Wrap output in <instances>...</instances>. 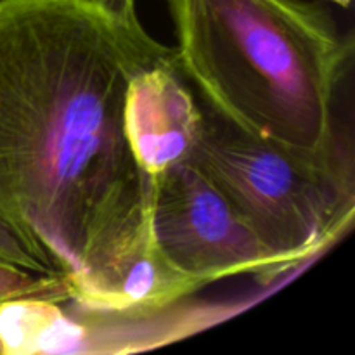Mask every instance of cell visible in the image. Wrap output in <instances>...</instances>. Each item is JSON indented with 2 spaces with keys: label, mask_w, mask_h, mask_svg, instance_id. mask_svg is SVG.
Wrapping results in <instances>:
<instances>
[{
  "label": "cell",
  "mask_w": 355,
  "mask_h": 355,
  "mask_svg": "<svg viewBox=\"0 0 355 355\" xmlns=\"http://www.w3.org/2000/svg\"><path fill=\"white\" fill-rule=\"evenodd\" d=\"M170 61L141 21L92 0H0V220L54 276L148 217L123 101L132 76Z\"/></svg>",
  "instance_id": "cell-1"
},
{
  "label": "cell",
  "mask_w": 355,
  "mask_h": 355,
  "mask_svg": "<svg viewBox=\"0 0 355 355\" xmlns=\"http://www.w3.org/2000/svg\"><path fill=\"white\" fill-rule=\"evenodd\" d=\"M331 2H335L336 6H342L343 9H347V7H350V2H352V0H331Z\"/></svg>",
  "instance_id": "cell-11"
},
{
  "label": "cell",
  "mask_w": 355,
  "mask_h": 355,
  "mask_svg": "<svg viewBox=\"0 0 355 355\" xmlns=\"http://www.w3.org/2000/svg\"><path fill=\"white\" fill-rule=\"evenodd\" d=\"M127 23H139L137 0H92Z\"/></svg>",
  "instance_id": "cell-10"
},
{
  "label": "cell",
  "mask_w": 355,
  "mask_h": 355,
  "mask_svg": "<svg viewBox=\"0 0 355 355\" xmlns=\"http://www.w3.org/2000/svg\"><path fill=\"white\" fill-rule=\"evenodd\" d=\"M64 281L69 300L85 312L130 318L165 311L205 288L163 259L153 238L149 215L107 243Z\"/></svg>",
  "instance_id": "cell-5"
},
{
  "label": "cell",
  "mask_w": 355,
  "mask_h": 355,
  "mask_svg": "<svg viewBox=\"0 0 355 355\" xmlns=\"http://www.w3.org/2000/svg\"><path fill=\"white\" fill-rule=\"evenodd\" d=\"M201 104L175 61L132 76L123 101V134L137 168L155 179L186 162L201 128Z\"/></svg>",
  "instance_id": "cell-6"
},
{
  "label": "cell",
  "mask_w": 355,
  "mask_h": 355,
  "mask_svg": "<svg viewBox=\"0 0 355 355\" xmlns=\"http://www.w3.org/2000/svg\"><path fill=\"white\" fill-rule=\"evenodd\" d=\"M87 328L58 302L19 298L0 305V354L51 355L83 352Z\"/></svg>",
  "instance_id": "cell-7"
},
{
  "label": "cell",
  "mask_w": 355,
  "mask_h": 355,
  "mask_svg": "<svg viewBox=\"0 0 355 355\" xmlns=\"http://www.w3.org/2000/svg\"><path fill=\"white\" fill-rule=\"evenodd\" d=\"M0 260H6V262L23 267V269L33 270V272L51 274L31 255L26 245L14 234L12 229L7 227L2 220H0Z\"/></svg>",
  "instance_id": "cell-9"
},
{
  "label": "cell",
  "mask_w": 355,
  "mask_h": 355,
  "mask_svg": "<svg viewBox=\"0 0 355 355\" xmlns=\"http://www.w3.org/2000/svg\"><path fill=\"white\" fill-rule=\"evenodd\" d=\"M179 71L245 134L342 151L333 104L352 55L331 12L307 0H166Z\"/></svg>",
  "instance_id": "cell-2"
},
{
  "label": "cell",
  "mask_w": 355,
  "mask_h": 355,
  "mask_svg": "<svg viewBox=\"0 0 355 355\" xmlns=\"http://www.w3.org/2000/svg\"><path fill=\"white\" fill-rule=\"evenodd\" d=\"M201 114L187 162L236 208L277 272L314 259L352 225L354 166L343 151L314 155L262 141L203 103Z\"/></svg>",
  "instance_id": "cell-3"
},
{
  "label": "cell",
  "mask_w": 355,
  "mask_h": 355,
  "mask_svg": "<svg viewBox=\"0 0 355 355\" xmlns=\"http://www.w3.org/2000/svg\"><path fill=\"white\" fill-rule=\"evenodd\" d=\"M19 298L61 302L69 300V291L62 276L33 272L0 260V305Z\"/></svg>",
  "instance_id": "cell-8"
},
{
  "label": "cell",
  "mask_w": 355,
  "mask_h": 355,
  "mask_svg": "<svg viewBox=\"0 0 355 355\" xmlns=\"http://www.w3.org/2000/svg\"><path fill=\"white\" fill-rule=\"evenodd\" d=\"M151 231L172 269L205 286L225 277L279 276L276 260L224 194L191 162L151 179Z\"/></svg>",
  "instance_id": "cell-4"
}]
</instances>
